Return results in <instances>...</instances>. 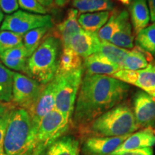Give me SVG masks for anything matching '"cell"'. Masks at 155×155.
Here are the masks:
<instances>
[{
    "instance_id": "obj_3",
    "label": "cell",
    "mask_w": 155,
    "mask_h": 155,
    "mask_svg": "<svg viewBox=\"0 0 155 155\" xmlns=\"http://www.w3.org/2000/svg\"><path fill=\"white\" fill-rule=\"evenodd\" d=\"M36 147L30 116L23 108L9 114L4 138V155H30Z\"/></svg>"
},
{
    "instance_id": "obj_28",
    "label": "cell",
    "mask_w": 155,
    "mask_h": 155,
    "mask_svg": "<svg viewBox=\"0 0 155 155\" xmlns=\"http://www.w3.org/2000/svg\"><path fill=\"white\" fill-rule=\"evenodd\" d=\"M136 43L150 55H155V24L146 27L137 34Z\"/></svg>"
},
{
    "instance_id": "obj_36",
    "label": "cell",
    "mask_w": 155,
    "mask_h": 155,
    "mask_svg": "<svg viewBox=\"0 0 155 155\" xmlns=\"http://www.w3.org/2000/svg\"><path fill=\"white\" fill-rule=\"evenodd\" d=\"M15 106L12 103H6L0 101V117L7 116L9 112L15 108Z\"/></svg>"
},
{
    "instance_id": "obj_30",
    "label": "cell",
    "mask_w": 155,
    "mask_h": 155,
    "mask_svg": "<svg viewBox=\"0 0 155 155\" xmlns=\"http://www.w3.org/2000/svg\"><path fill=\"white\" fill-rule=\"evenodd\" d=\"M19 7L28 12L38 15H47L48 9L42 6L38 0H17Z\"/></svg>"
},
{
    "instance_id": "obj_4",
    "label": "cell",
    "mask_w": 155,
    "mask_h": 155,
    "mask_svg": "<svg viewBox=\"0 0 155 155\" xmlns=\"http://www.w3.org/2000/svg\"><path fill=\"white\" fill-rule=\"evenodd\" d=\"M61 42L55 35L42 40L37 50L28 58V76L46 85L57 73Z\"/></svg>"
},
{
    "instance_id": "obj_43",
    "label": "cell",
    "mask_w": 155,
    "mask_h": 155,
    "mask_svg": "<svg viewBox=\"0 0 155 155\" xmlns=\"http://www.w3.org/2000/svg\"><path fill=\"white\" fill-rule=\"evenodd\" d=\"M153 131H154V135H155V129H153Z\"/></svg>"
},
{
    "instance_id": "obj_24",
    "label": "cell",
    "mask_w": 155,
    "mask_h": 155,
    "mask_svg": "<svg viewBox=\"0 0 155 155\" xmlns=\"http://www.w3.org/2000/svg\"><path fill=\"white\" fill-rule=\"evenodd\" d=\"M14 73L0 62V101L12 102Z\"/></svg>"
},
{
    "instance_id": "obj_12",
    "label": "cell",
    "mask_w": 155,
    "mask_h": 155,
    "mask_svg": "<svg viewBox=\"0 0 155 155\" xmlns=\"http://www.w3.org/2000/svg\"><path fill=\"white\" fill-rule=\"evenodd\" d=\"M131 134L114 137H90L83 144V154L111 155Z\"/></svg>"
},
{
    "instance_id": "obj_29",
    "label": "cell",
    "mask_w": 155,
    "mask_h": 155,
    "mask_svg": "<svg viewBox=\"0 0 155 155\" xmlns=\"http://www.w3.org/2000/svg\"><path fill=\"white\" fill-rule=\"evenodd\" d=\"M23 35L8 30H0V54L6 50L20 45L23 42Z\"/></svg>"
},
{
    "instance_id": "obj_15",
    "label": "cell",
    "mask_w": 155,
    "mask_h": 155,
    "mask_svg": "<svg viewBox=\"0 0 155 155\" xmlns=\"http://www.w3.org/2000/svg\"><path fill=\"white\" fill-rule=\"evenodd\" d=\"M78 11L73 8L69 9L66 17L56 26L55 37L61 40L63 48H69L71 38L83 30L78 22Z\"/></svg>"
},
{
    "instance_id": "obj_40",
    "label": "cell",
    "mask_w": 155,
    "mask_h": 155,
    "mask_svg": "<svg viewBox=\"0 0 155 155\" xmlns=\"http://www.w3.org/2000/svg\"><path fill=\"white\" fill-rule=\"evenodd\" d=\"M55 3L59 7H63L65 5V4L67 3L68 0H54Z\"/></svg>"
},
{
    "instance_id": "obj_2",
    "label": "cell",
    "mask_w": 155,
    "mask_h": 155,
    "mask_svg": "<svg viewBox=\"0 0 155 155\" xmlns=\"http://www.w3.org/2000/svg\"><path fill=\"white\" fill-rule=\"evenodd\" d=\"M139 127L132 108L127 103H121L106 111L81 129L91 137H114L133 134Z\"/></svg>"
},
{
    "instance_id": "obj_20",
    "label": "cell",
    "mask_w": 155,
    "mask_h": 155,
    "mask_svg": "<svg viewBox=\"0 0 155 155\" xmlns=\"http://www.w3.org/2000/svg\"><path fill=\"white\" fill-rule=\"evenodd\" d=\"M110 15L111 12L109 11L84 13L79 15L78 22L83 30L92 33H98L107 22Z\"/></svg>"
},
{
    "instance_id": "obj_22",
    "label": "cell",
    "mask_w": 155,
    "mask_h": 155,
    "mask_svg": "<svg viewBox=\"0 0 155 155\" xmlns=\"http://www.w3.org/2000/svg\"><path fill=\"white\" fill-rule=\"evenodd\" d=\"M73 6L80 14L111 12L114 7L111 0H73Z\"/></svg>"
},
{
    "instance_id": "obj_14",
    "label": "cell",
    "mask_w": 155,
    "mask_h": 155,
    "mask_svg": "<svg viewBox=\"0 0 155 155\" xmlns=\"http://www.w3.org/2000/svg\"><path fill=\"white\" fill-rule=\"evenodd\" d=\"M155 144L153 128H144L129 136L111 155H117L127 151L152 147Z\"/></svg>"
},
{
    "instance_id": "obj_45",
    "label": "cell",
    "mask_w": 155,
    "mask_h": 155,
    "mask_svg": "<svg viewBox=\"0 0 155 155\" xmlns=\"http://www.w3.org/2000/svg\"><path fill=\"white\" fill-rule=\"evenodd\" d=\"M154 99H155V98H154Z\"/></svg>"
},
{
    "instance_id": "obj_17",
    "label": "cell",
    "mask_w": 155,
    "mask_h": 155,
    "mask_svg": "<svg viewBox=\"0 0 155 155\" xmlns=\"http://www.w3.org/2000/svg\"><path fill=\"white\" fill-rule=\"evenodd\" d=\"M129 14L127 10L113 9L108 21L98 31L97 35L101 41H109L111 37L117 32L129 20Z\"/></svg>"
},
{
    "instance_id": "obj_10",
    "label": "cell",
    "mask_w": 155,
    "mask_h": 155,
    "mask_svg": "<svg viewBox=\"0 0 155 155\" xmlns=\"http://www.w3.org/2000/svg\"><path fill=\"white\" fill-rule=\"evenodd\" d=\"M57 87L58 77L55 75L50 82L45 85L38 101L32 109L28 111L32 123V130L35 135L42 118L55 108Z\"/></svg>"
},
{
    "instance_id": "obj_16",
    "label": "cell",
    "mask_w": 155,
    "mask_h": 155,
    "mask_svg": "<svg viewBox=\"0 0 155 155\" xmlns=\"http://www.w3.org/2000/svg\"><path fill=\"white\" fill-rule=\"evenodd\" d=\"M86 73L88 74L105 75L112 76L114 73L119 71L121 67L113 63L106 57L94 53L84 58L83 62Z\"/></svg>"
},
{
    "instance_id": "obj_9",
    "label": "cell",
    "mask_w": 155,
    "mask_h": 155,
    "mask_svg": "<svg viewBox=\"0 0 155 155\" xmlns=\"http://www.w3.org/2000/svg\"><path fill=\"white\" fill-rule=\"evenodd\" d=\"M111 77L127 84L138 87L155 98V62L151 61L147 68L138 71L120 70Z\"/></svg>"
},
{
    "instance_id": "obj_1",
    "label": "cell",
    "mask_w": 155,
    "mask_h": 155,
    "mask_svg": "<svg viewBox=\"0 0 155 155\" xmlns=\"http://www.w3.org/2000/svg\"><path fill=\"white\" fill-rule=\"evenodd\" d=\"M130 90L129 84L105 75L86 73L82 78L73 114L79 130L106 111L121 104Z\"/></svg>"
},
{
    "instance_id": "obj_18",
    "label": "cell",
    "mask_w": 155,
    "mask_h": 155,
    "mask_svg": "<svg viewBox=\"0 0 155 155\" xmlns=\"http://www.w3.org/2000/svg\"><path fill=\"white\" fill-rule=\"evenodd\" d=\"M131 26L136 34L147 27L150 21L147 0H131L129 4Z\"/></svg>"
},
{
    "instance_id": "obj_37",
    "label": "cell",
    "mask_w": 155,
    "mask_h": 155,
    "mask_svg": "<svg viewBox=\"0 0 155 155\" xmlns=\"http://www.w3.org/2000/svg\"><path fill=\"white\" fill-rule=\"evenodd\" d=\"M147 2L150 10L151 20L155 24V0H147Z\"/></svg>"
},
{
    "instance_id": "obj_26",
    "label": "cell",
    "mask_w": 155,
    "mask_h": 155,
    "mask_svg": "<svg viewBox=\"0 0 155 155\" xmlns=\"http://www.w3.org/2000/svg\"><path fill=\"white\" fill-rule=\"evenodd\" d=\"M51 27H42L32 30L23 35V45L26 50L28 58L37 50L43 40V38Z\"/></svg>"
},
{
    "instance_id": "obj_38",
    "label": "cell",
    "mask_w": 155,
    "mask_h": 155,
    "mask_svg": "<svg viewBox=\"0 0 155 155\" xmlns=\"http://www.w3.org/2000/svg\"><path fill=\"white\" fill-rule=\"evenodd\" d=\"M46 150H47V148L42 146V145H38L34 150L33 152L30 155H44Z\"/></svg>"
},
{
    "instance_id": "obj_39",
    "label": "cell",
    "mask_w": 155,
    "mask_h": 155,
    "mask_svg": "<svg viewBox=\"0 0 155 155\" xmlns=\"http://www.w3.org/2000/svg\"><path fill=\"white\" fill-rule=\"evenodd\" d=\"M38 1L46 8L51 7L54 3V0H38Z\"/></svg>"
},
{
    "instance_id": "obj_33",
    "label": "cell",
    "mask_w": 155,
    "mask_h": 155,
    "mask_svg": "<svg viewBox=\"0 0 155 155\" xmlns=\"http://www.w3.org/2000/svg\"><path fill=\"white\" fill-rule=\"evenodd\" d=\"M0 9L7 15H10L18 10L19 5L17 0H0Z\"/></svg>"
},
{
    "instance_id": "obj_11",
    "label": "cell",
    "mask_w": 155,
    "mask_h": 155,
    "mask_svg": "<svg viewBox=\"0 0 155 155\" xmlns=\"http://www.w3.org/2000/svg\"><path fill=\"white\" fill-rule=\"evenodd\" d=\"M132 111L139 128L155 127V99L143 91L134 95Z\"/></svg>"
},
{
    "instance_id": "obj_34",
    "label": "cell",
    "mask_w": 155,
    "mask_h": 155,
    "mask_svg": "<svg viewBox=\"0 0 155 155\" xmlns=\"http://www.w3.org/2000/svg\"><path fill=\"white\" fill-rule=\"evenodd\" d=\"M9 114L4 117H0V155H4V138H5Z\"/></svg>"
},
{
    "instance_id": "obj_42",
    "label": "cell",
    "mask_w": 155,
    "mask_h": 155,
    "mask_svg": "<svg viewBox=\"0 0 155 155\" xmlns=\"http://www.w3.org/2000/svg\"><path fill=\"white\" fill-rule=\"evenodd\" d=\"M4 19V13L2 11V9H0V25L2 24V22Z\"/></svg>"
},
{
    "instance_id": "obj_6",
    "label": "cell",
    "mask_w": 155,
    "mask_h": 155,
    "mask_svg": "<svg viewBox=\"0 0 155 155\" xmlns=\"http://www.w3.org/2000/svg\"><path fill=\"white\" fill-rule=\"evenodd\" d=\"M44 86L28 75L15 72L12 103L16 108L30 111L38 101Z\"/></svg>"
},
{
    "instance_id": "obj_44",
    "label": "cell",
    "mask_w": 155,
    "mask_h": 155,
    "mask_svg": "<svg viewBox=\"0 0 155 155\" xmlns=\"http://www.w3.org/2000/svg\"><path fill=\"white\" fill-rule=\"evenodd\" d=\"M78 155H80V154H79V153H78Z\"/></svg>"
},
{
    "instance_id": "obj_35",
    "label": "cell",
    "mask_w": 155,
    "mask_h": 155,
    "mask_svg": "<svg viewBox=\"0 0 155 155\" xmlns=\"http://www.w3.org/2000/svg\"><path fill=\"white\" fill-rule=\"evenodd\" d=\"M117 155H154V153L152 147H146V148L127 151Z\"/></svg>"
},
{
    "instance_id": "obj_21",
    "label": "cell",
    "mask_w": 155,
    "mask_h": 155,
    "mask_svg": "<svg viewBox=\"0 0 155 155\" xmlns=\"http://www.w3.org/2000/svg\"><path fill=\"white\" fill-rule=\"evenodd\" d=\"M152 61L150 54L137 46L133 50L129 51L122 63L121 70L138 71L144 69L147 67L148 61Z\"/></svg>"
},
{
    "instance_id": "obj_7",
    "label": "cell",
    "mask_w": 155,
    "mask_h": 155,
    "mask_svg": "<svg viewBox=\"0 0 155 155\" xmlns=\"http://www.w3.org/2000/svg\"><path fill=\"white\" fill-rule=\"evenodd\" d=\"M50 15H38L17 10L4 17L0 30H8L24 35L29 31L42 27H53Z\"/></svg>"
},
{
    "instance_id": "obj_23",
    "label": "cell",
    "mask_w": 155,
    "mask_h": 155,
    "mask_svg": "<svg viewBox=\"0 0 155 155\" xmlns=\"http://www.w3.org/2000/svg\"><path fill=\"white\" fill-rule=\"evenodd\" d=\"M82 58L70 48H63L57 73L63 74L82 68ZM56 73V74H57Z\"/></svg>"
},
{
    "instance_id": "obj_13",
    "label": "cell",
    "mask_w": 155,
    "mask_h": 155,
    "mask_svg": "<svg viewBox=\"0 0 155 155\" xmlns=\"http://www.w3.org/2000/svg\"><path fill=\"white\" fill-rule=\"evenodd\" d=\"M101 42L97 33L82 30L71 38L69 48L81 58H86L96 53Z\"/></svg>"
},
{
    "instance_id": "obj_19",
    "label": "cell",
    "mask_w": 155,
    "mask_h": 155,
    "mask_svg": "<svg viewBox=\"0 0 155 155\" xmlns=\"http://www.w3.org/2000/svg\"><path fill=\"white\" fill-rule=\"evenodd\" d=\"M80 143L72 136H63L50 144L44 155H78Z\"/></svg>"
},
{
    "instance_id": "obj_41",
    "label": "cell",
    "mask_w": 155,
    "mask_h": 155,
    "mask_svg": "<svg viewBox=\"0 0 155 155\" xmlns=\"http://www.w3.org/2000/svg\"><path fill=\"white\" fill-rule=\"evenodd\" d=\"M117 1L120 2L125 5H129L131 2V0H117Z\"/></svg>"
},
{
    "instance_id": "obj_27",
    "label": "cell",
    "mask_w": 155,
    "mask_h": 155,
    "mask_svg": "<svg viewBox=\"0 0 155 155\" xmlns=\"http://www.w3.org/2000/svg\"><path fill=\"white\" fill-rule=\"evenodd\" d=\"M132 29L130 22L128 21L117 32L111 37L108 42L124 49H133L134 37L133 35Z\"/></svg>"
},
{
    "instance_id": "obj_31",
    "label": "cell",
    "mask_w": 155,
    "mask_h": 155,
    "mask_svg": "<svg viewBox=\"0 0 155 155\" xmlns=\"http://www.w3.org/2000/svg\"><path fill=\"white\" fill-rule=\"evenodd\" d=\"M2 63L7 68L15 71L17 72L24 73L28 76V58L27 59L12 60L8 58H0Z\"/></svg>"
},
{
    "instance_id": "obj_5",
    "label": "cell",
    "mask_w": 155,
    "mask_h": 155,
    "mask_svg": "<svg viewBox=\"0 0 155 155\" xmlns=\"http://www.w3.org/2000/svg\"><path fill=\"white\" fill-rule=\"evenodd\" d=\"M55 75L58 77V87L55 108L71 122L82 81L83 68L63 74L57 73Z\"/></svg>"
},
{
    "instance_id": "obj_8",
    "label": "cell",
    "mask_w": 155,
    "mask_h": 155,
    "mask_svg": "<svg viewBox=\"0 0 155 155\" xmlns=\"http://www.w3.org/2000/svg\"><path fill=\"white\" fill-rule=\"evenodd\" d=\"M68 120L54 108L42 118L35 135L36 147L42 145L48 148L54 141L63 137L69 128Z\"/></svg>"
},
{
    "instance_id": "obj_25",
    "label": "cell",
    "mask_w": 155,
    "mask_h": 155,
    "mask_svg": "<svg viewBox=\"0 0 155 155\" xmlns=\"http://www.w3.org/2000/svg\"><path fill=\"white\" fill-rule=\"evenodd\" d=\"M129 50L117 47L108 41H101L96 53L108 58L121 67Z\"/></svg>"
},
{
    "instance_id": "obj_32",
    "label": "cell",
    "mask_w": 155,
    "mask_h": 155,
    "mask_svg": "<svg viewBox=\"0 0 155 155\" xmlns=\"http://www.w3.org/2000/svg\"><path fill=\"white\" fill-rule=\"evenodd\" d=\"M8 58V59L16 60V59H27L26 50L23 45V43L20 45L12 48L8 50H6L3 53L0 54V58Z\"/></svg>"
}]
</instances>
